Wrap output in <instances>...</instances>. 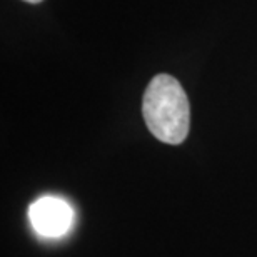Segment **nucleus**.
<instances>
[{
  "label": "nucleus",
  "instance_id": "1",
  "mask_svg": "<svg viewBox=\"0 0 257 257\" xmlns=\"http://www.w3.org/2000/svg\"><path fill=\"white\" fill-rule=\"evenodd\" d=\"M142 114L147 128L164 144L179 146L191 127V105L177 79L159 74L144 92Z\"/></svg>",
  "mask_w": 257,
  "mask_h": 257
},
{
  "label": "nucleus",
  "instance_id": "2",
  "mask_svg": "<svg viewBox=\"0 0 257 257\" xmlns=\"http://www.w3.org/2000/svg\"><path fill=\"white\" fill-rule=\"evenodd\" d=\"M29 217L39 234L45 237H59L70 229L74 210L59 197H42L30 205Z\"/></svg>",
  "mask_w": 257,
  "mask_h": 257
},
{
  "label": "nucleus",
  "instance_id": "3",
  "mask_svg": "<svg viewBox=\"0 0 257 257\" xmlns=\"http://www.w3.org/2000/svg\"><path fill=\"white\" fill-rule=\"evenodd\" d=\"M24 2H27V4H40L42 0H24Z\"/></svg>",
  "mask_w": 257,
  "mask_h": 257
}]
</instances>
